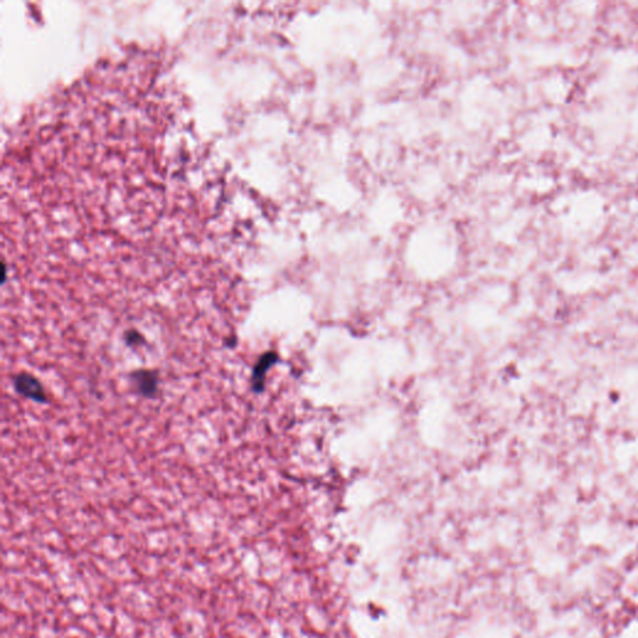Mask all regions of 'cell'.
<instances>
[{"instance_id":"obj_4","label":"cell","mask_w":638,"mask_h":638,"mask_svg":"<svg viewBox=\"0 0 638 638\" xmlns=\"http://www.w3.org/2000/svg\"><path fill=\"white\" fill-rule=\"evenodd\" d=\"M124 342L126 346L132 348L141 347L143 344H146V339L143 333H140L136 329L126 330L124 333Z\"/></svg>"},{"instance_id":"obj_2","label":"cell","mask_w":638,"mask_h":638,"mask_svg":"<svg viewBox=\"0 0 638 638\" xmlns=\"http://www.w3.org/2000/svg\"><path fill=\"white\" fill-rule=\"evenodd\" d=\"M131 384L145 398H155L160 391V377L150 369H140L130 374Z\"/></svg>"},{"instance_id":"obj_3","label":"cell","mask_w":638,"mask_h":638,"mask_svg":"<svg viewBox=\"0 0 638 638\" xmlns=\"http://www.w3.org/2000/svg\"><path fill=\"white\" fill-rule=\"evenodd\" d=\"M278 362V355L274 352H267L262 354L260 360H257L254 366L252 375H251V388L254 393H262L265 389L267 372Z\"/></svg>"},{"instance_id":"obj_1","label":"cell","mask_w":638,"mask_h":638,"mask_svg":"<svg viewBox=\"0 0 638 638\" xmlns=\"http://www.w3.org/2000/svg\"><path fill=\"white\" fill-rule=\"evenodd\" d=\"M12 384L14 389L21 397L30 399L39 404H46L49 402L42 382L33 374L26 372L19 373L12 380Z\"/></svg>"}]
</instances>
